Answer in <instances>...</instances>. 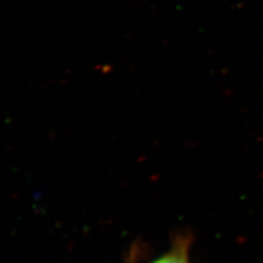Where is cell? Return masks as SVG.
<instances>
[{
	"label": "cell",
	"instance_id": "cell-1",
	"mask_svg": "<svg viewBox=\"0 0 263 263\" xmlns=\"http://www.w3.org/2000/svg\"><path fill=\"white\" fill-rule=\"evenodd\" d=\"M194 237L190 232H179L171 239L169 249L147 263H191Z\"/></svg>",
	"mask_w": 263,
	"mask_h": 263
},
{
	"label": "cell",
	"instance_id": "cell-2",
	"mask_svg": "<svg viewBox=\"0 0 263 263\" xmlns=\"http://www.w3.org/2000/svg\"><path fill=\"white\" fill-rule=\"evenodd\" d=\"M147 254V247L141 241H136L129 248L124 259V263H139L144 260Z\"/></svg>",
	"mask_w": 263,
	"mask_h": 263
}]
</instances>
